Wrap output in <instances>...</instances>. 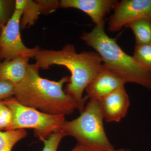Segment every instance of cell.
<instances>
[{
    "instance_id": "7",
    "label": "cell",
    "mask_w": 151,
    "mask_h": 151,
    "mask_svg": "<svg viewBox=\"0 0 151 151\" xmlns=\"http://www.w3.org/2000/svg\"><path fill=\"white\" fill-rule=\"evenodd\" d=\"M141 19L151 20V0H122L117 3L109 19L108 30L116 32L131 22Z\"/></svg>"
},
{
    "instance_id": "15",
    "label": "cell",
    "mask_w": 151,
    "mask_h": 151,
    "mask_svg": "<svg viewBox=\"0 0 151 151\" xmlns=\"http://www.w3.org/2000/svg\"><path fill=\"white\" fill-rule=\"evenodd\" d=\"M133 56L151 72V44L136 45Z\"/></svg>"
},
{
    "instance_id": "13",
    "label": "cell",
    "mask_w": 151,
    "mask_h": 151,
    "mask_svg": "<svg viewBox=\"0 0 151 151\" xmlns=\"http://www.w3.org/2000/svg\"><path fill=\"white\" fill-rule=\"evenodd\" d=\"M27 135V132L23 129L0 131V151H12L15 145Z\"/></svg>"
},
{
    "instance_id": "10",
    "label": "cell",
    "mask_w": 151,
    "mask_h": 151,
    "mask_svg": "<svg viewBox=\"0 0 151 151\" xmlns=\"http://www.w3.org/2000/svg\"><path fill=\"white\" fill-rule=\"evenodd\" d=\"M124 86L100 100L104 119L106 122H119L127 115L130 100Z\"/></svg>"
},
{
    "instance_id": "19",
    "label": "cell",
    "mask_w": 151,
    "mask_h": 151,
    "mask_svg": "<svg viewBox=\"0 0 151 151\" xmlns=\"http://www.w3.org/2000/svg\"><path fill=\"white\" fill-rule=\"evenodd\" d=\"M42 9V13H49L54 12L60 7V1H38Z\"/></svg>"
},
{
    "instance_id": "9",
    "label": "cell",
    "mask_w": 151,
    "mask_h": 151,
    "mask_svg": "<svg viewBox=\"0 0 151 151\" xmlns=\"http://www.w3.org/2000/svg\"><path fill=\"white\" fill-rule=\"evenodd\" d=\"M116 0H61L60 7L78 9L87 14L96 26L105 24V16L115 7Z\"/></svg>"
},
{
    "instance_id": "8",
    "label": "cell",
    "mask_w": 151,
    "mask_h": 151,
    "mask_svg": "<svg viewBox=\"0 0 151 151\" xmlns=\"http://www.w3.org/2000/svg\"><path fill=\"white\" fill-rule=\"evenodd\" d=\"M126 81L122 76L103 64L86 89L87 99L101 100L122 86Z\"/></svg>"
},
{
    "instance_id": "22",
    "label": "cell",
    "mask_w": 151,
    "mask_h": 151,
    "mask_svg": "<svg viewBox=\"0 0 151 151\" xmlns=\"http://www.w3.org/2000/svg\"><path fill=\"white\" fill-rule=\"evenodd\" d=\"M1 28L0 27V35H1Z\"/></svg>"
},
{
    "instance_id": "21",
    "label": "cell",
    "mask_w": 151,
    "mask_h": 151,
    "mask_svg": "<svg viewBox=\"0 0 151 151\" xmlns=\"http://www.w3.org/2000/svg\"><path fill=\"white\" fill-rule=\"evenodd\" d=\"M5 105L3 102L2 100H0V115L1 113L3 108L4 107Z\"/></svg>"
},
{
    "instance_id": "18",
    "label": "cell",
    "mask_w": 151,
    "mask_h": 151,
    "mask_svg": "<svg viewBox=\"0 0 151 151\" xmlns=\"http://www.w3.org/2000/svg\"><path fill=\"white\" fill-rule=\"evenodd\" d=\"M15 85L8 81L0 80V100L14 97Z\"/></svg>"
},
{
    "instance_id": "4",
    "label": "cell",
    "mask_w": 151,
    "mask_h": 151,
    "mask_svg": "<svg viewBox=\"0 0 151 151\" xmlns=\"http://www.w3.org/2000/svg\"><path fill=\"white\" fill-rule=\"evenodd\" d=\"M104 120L100 101L90 99L79 117L71 121H65L61 132L64 137H73L78 144L92 150L113 151L116 150L106 135Z\"/></svg>"
},
{
    "instance_id": "16",
    "label": "cell",
    "mask_w": 151,
    "mask_h": 151,
    "mask_svg": "<svg viewBox=\"0 0 151 151\" xmlns=\"http://www.w3.org/2000/svg\"><path fill=\"white\" fill-rule=\"evenodd\" d=\"M15 1L0 0V27L4 26L12 16Z\"/></svg>"
},
{
    "instance_id": "12",
    "label": "cell",
    "mask_w": 151,
    "mask_h": 151,
    "mask_svg": "<svg viewBox=\"0 0 151 151\" xmlns=\"http://www.w3.org/2000/svg\"><path fill=\"white\" fill-rule=\"evenodd\" d=\"M134 35L136 45L151 44V20L141 19L131 22L126 26Z\"/></svg>"
},
{
    "instance_id": "1",
    "label": "cell",
    "mask_w": 151,
    "mask_h": 151,
    "mask_svg": "<svg viewBox=\"0 0 151 151\" xmlns=\"http://www.w3.org/2000/svg\"><path fill=\"white\" fill-rule=\"evenodd\" d=\"M39 69H48L52 65L64 66L71 73L65 92L75 103L80 113L85 108L86 99L83 93L102 67L103 61L97 52L77 53L73 45L67 44L60 50L40 49L34 57Z\"/></svg>"
},
{
    "instance_id": "11",
    "label": "cell",
    "mask_w": 151,
    "mask_h": 151,
    "mask_svg": "<svg viewBox=\"0 0 151 151\" xmlns=\"http://www.w3.org/2000/svg\"><path fill=\"white\" fill-rule=\"evenodd\" d=\"M30 58L19 56L0 62V80L16 85L24 78Z\"/></svg>"
},
{
    "instance_id": "3",
    "label": "cell",
    "mask_w": 151,
    "mask_h": 151,
    "mask_svg": "<svg viewBox=\"0 0 151 151\" xmlns=\"http://www.w3.org/2000/svg\"><path fill=\"white\" fill-rule=\"evenodd\" d=\"M81 39L96 50L103 64L124 78L127 83L139 84L151 89V72L133 56L126 53L105 32V24L95 26L89 32H84Z\"/></svg>"
},
{
    "instance_id": "2",
    "label": "cell",
    "mask_w": 151,
    "mask_h": 151,
    "mask_svg": "<svg viewBox=\"0 0 151 151\" xmlns=\"http://www.w3.org/2000/svg\"><path fill=\"white\" fill-rule=\"evenodd\" d=\"M39 68L29 64L24 78L15 85L14 97L22 105L54 115H70L76 106L63 89L70 77L64 76L58 81L42 78Z\"/></svg>"
},
{
    "instance_id": "6",
    "label": "cell",
    "mask_w": 151,
    "mask_h": 151,
    "mask_svg": "<svg viewBox=\"0 0 151 151\" xmlns=\"http://www.w3.org/2000/svg\"><path fill=\"white\" fill-rule=\"evenodd\" d=\"M26 0H16L15 9L9 20L3 27L0 35V60H9L22 56L34 58L40 49L27 47L20 33V20Z\"/></svg>"
},
{
    "instance_id": "17",
    "label": "cell",
    "mask_w": 151,
    "mask_h": 151,
    "mask_svg": "<svg viewBox=\"0 0 151 151\" xmlns=\"http://www.w3.org/2000/svg\"><path fill=\"white\" fill-rule=\"evenodd\" d=\"M63 137L61 130L52 133L47 139L43 141L44 146L42 151H57L59 143Z\"/></svg>"
},
{
    "instance_id": "20",
    "label": "cell",
    "mask_w": 151,
    "mask_h": 151,
    "mask_svg": "<svg viewBox=\"0 0 151 151\" xmlns=\"http://www.w3.org/2000/svg\"><path fill=\"white\" fill-rule=\"evenodd\" d=\"M70 151H94L90 150L85 146L78 144L74 147L72 150ZM113 151H124V149H120V150H116Z\"/></svg>"
},
{
    "instance_id": "5",
    "label": "cell",
    "mask_w": 151,
    "mask_h": 151,
    "mask_svg": "<svg viewBox=\"0 0 151 151\" xmlns=\"http://www.w3.org/2000/svg\"><path fill=\"white\" fill-rule=\"evenodd\" d=\"M3 102L12 115V122L8 131L33 129L36 136L43 141L52 133L61 131L65 122L64 115L43 113L22 105L14 97L3 100Z\"/></svg>"
},
{
    "instance_id": "14",
    "label": "cell",
    "mask_w": 151,
    "mask_h": 151,
    "mask_svg": "<svg viewBox=\"0 0 151 151\" xmlns=\"http://www.w3.org/2000/svg\"><path fill=\"white\" fill-rule=\"evenodd\" d=\"M41 13H42V7L38 1L26 0L21 24L22 28L33 25Z\"/></svg>"
}]
</instances>
